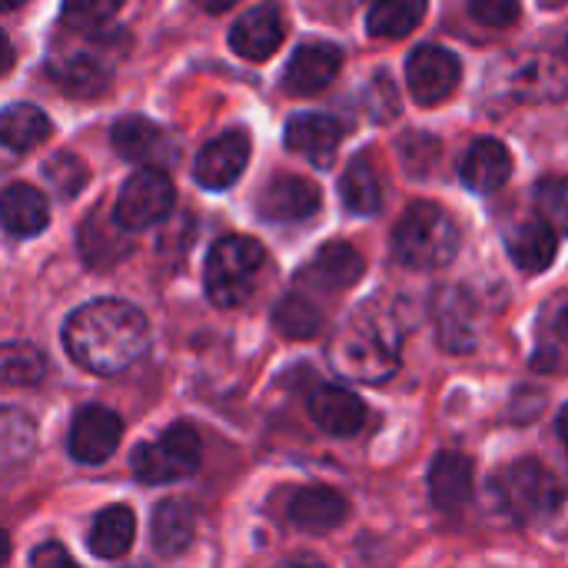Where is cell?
Returning <instances> with one entry per match:
<instances>
[{"label":"cell","mask_w":568,"mask_h":568,"mask_svg":"<svg viewBox=\"0 0 568 568\" xmlns=\"http://www.w3.org/2000/svg\"><path fill=\"white\" fill-rule=\"evenodd\" d=\"M80 40H83V47L60 43L50 53L47 73L70 97H100L110 87V63L103 57L106 40H87V37H80Z\"/></svg>","instance_id":"52a82bcc"},{"label":"cell","mask_w":568,"mask_h":568,"mask_svg":"<svg viewBox=\"0 0 568 568\" xmlns=\"http://www.w3.org/2000/svg\"><path fill=\"white\" fill-rule=\"evenodd\" d=\"M339 67H343V50L336 43H323V40L303 43V47H296V53L286 63L283 87L296 97L320 93L323 87L333 83Z\"/></svg>","instance_id":"4fadbf2b"},{"label":"cell","mask_w":568,"mask_h":568,"mask_svg":"<svg viewBox=\"0 0 568 568\" xmlns=\"http://www.w3.org/2000/svg\"><path fill=\"white\" fill-rule=\"evenodd\" d=\"M363 270H366V263H363L359 250L346 240H333L310 260V266L303 270V280L320 290H349L359 283Z\"/></svg>","instance_id":"7402d4cb"},{"label":"cell","mask_w":568,"mask_h":568,"mask_svg":"<svg viewBox=\"0 0 568 568\" xmlns=\"http://www.w3.org/2000/svg\"><path fill=\"white\" fill-rule=\"evenodd\" d=\"M566 57H568V40H566Z\"/></svg>","instance_id":"b9f144b4"},{"label":"cell","mask_w":568,"mask_h":568,"mask_svg":"<svg viewBox=\"0 0 568 568\" xmlns=\"http://www.w3.org/2000/svg\"><path fill=\"white\" fill-rule=\"evenodd\" d=\"M343 143V123L329 113H296L286 123V146L316 166H329Z\"/></svg>","instance_id":"2e32d148"},{"label":"cell","mask_w":568,"mask_h":568,"mask_svg":"<svg viewBox=\"0 0 568 568\" xmlns=\"http://www.w3.org/2000/svg\"><path fill=\"white\" fill-rule=\"evenodd\" d=\"M43 180H47L63 200H73V196L87 186L90 170H87V163H83L80 156H73V153H53V156L43 163Z\"/></svg>","instance_id":"836d02e7"},{"label":"cell","mask_w":568,"mask_h":568,"mask_svg":"<svg viewBox=\"0 0 568 568\" xmlns=\"http://www.w3.org/2000/svg\"><path fill=\"white\" fill-rule=\"evenodd\" d=\"M263 263H266V253L253 236H223V240H216L210 256H206V273H203L206 296L220 310L243 306L256 290Z\"/></svg>","instance_id":"5b68a950"},{"label":"cell","mask_w":568,"mask_h":568,"mask_svg":"<svg viewBox=\"0 0 568 568\" xmlns=\"http://www.w3.org/2000/svg\"><path fill=\"white\" fill-rule=\"evenodd\" d=\"M273 323L276 329L286 336V339H313L320 329H323V313L313 300H306L303 293H290L276 313H273Z\"/></svg>","instance_id":"4dcf8cb0"},{"label":"cell","mask_w":568,"mask_h":568,"mask_svg":"<svg viewBox=\"0 0 568 568\" xmlns=\"http://www.w3.org/2000/svg\"><path fill=\"white\" fill-rule=\"evenodd\" d=\"M173 203H176L173 180L163 170H140L123 183L113 216L120 220L123 230H146L166 220Z\"/></svg>","instance_id":"ba28073f"},{"label":"cell","mask_w":568,"mask_h":568,"mask_svg":"<svg viewBox=\"0 0 568 568\" xmlns=\"http://www.w3.org/2000/svg\"><path fill=\"white\" fill-rule=\"evenodd\" d=\"M552 353H549V366H559V363H566L568 359V306L559 313V320H556V329H552Z\"/></svg>","instance_id":"8d00e7d4"},{"label":"cell","mask_w":568,"mask_h":568,"mask_svg":"<svg viewBox=\"0 0 568 568\" xmlns=\"http://www.w3.org/2000/svg\"><path fill=\"white\" fill-rule=\"evenodd\" d=\"M273 568H326V562L316 559V556H290V559L276 562Z\"/></svg>","instance_id":"74e56055"},{"label":"cell","mask_w":568,"mask_h":568,"mask_svg":"<svg viewBox=\"0 0 568 568\" xmlns=\"http://www.w3.org/2000/svg\"><path fill=\"white\" fill-rule=\"evenodd\" d=\"M30 568H80L73 562V556L63 549V546H57V542H43V546H37L33 549V556H30Z\"/></svg>","instance_id":"d590c367"},{"label":"cell","mask_w":568,"mask_h":568,"mask_svg":"<svg viewBox=\"0 0 568 568\" xmlns=\"http://www.w3.org/2000/svg\"><path fill=\"white\" fill-rule=\"evenodd\" d=\"M469 13H473L479 23H486V27L506 30V27H513V23L519 20L523 7H519L516 0H473V3H469Z\"/></svg>","instance_id":"e575fe53"},{"label":"cell","mask_w":568,"mask_h":568,"mask_svg":"<svg viewBox=\"0 0 568 568\" xmlns=\"http://www.w3.org/2000/svg\"><path fill=\"white\" fill-rule=\"evenodd\" d=\"M346 516H349V503L329 486H306L290 499V523L313 536L339 529Z\"/></svg>","instance_id":"44dd1931"},{"label":"cell","mask_w":568,"mask_h":568,"mask_svg":"<svg viewBox=\"0 0 568 568\" xmlns=\"http://www.w3.org/2000/svg\"><path fill=\"white\" fill-rule=\"evenodd\" d=\"M153 549L166 559L180 556L190 542H193V532H196V509L183 499H166L156 506L153 513Z\"/></svg>","instance_id":"484cf974"},{"label":"cell","mask_w":568,"mask_h":568,"mask_svg":"<svg viewBox=\"0 0 568 568\" xmlns=\"http://www.w3.org/2000/svg\"><path fill=\"white\" fill-rule=\"evenodd\" d=\"M286 37L283 13L270 3L246 10L233 27H230V47L246 57V60H270Z\"/></svg>","instance_id":"9a60e30c"},{"label":"cell","mask_w":568,"mask_h":568,"mask_svg":"<svg viewBox=\"0 0 568 568\" xmlns=\"http://www.w3.org/2000/svg\"><path fill=\"white\" fill-rule=\"evenodd\" d=\"M459 176L473 193H496L513 176V153L506 150V143H499L493 136H483L463 153Z\"/></svg>","instance_id":"d6986e66"},{"label":"cell","mask_w":568,"mask_h":568,"mask_svg":"<svg viewBox=\"0 0 568 568\" xmlns=\"http://www.w3.org/2000/svg\"><path fill=\"white\" fill-rule=\"evenodd\" d=\"M506 250L509 260L526 270V273H542L552 266L556 253H559V236L542 223V220H526L516 230H509L506 236Z\"/></svg>","instance_id":"cb8c5ba5"},{"label":"cell","mask_w":568,"mask_h":568,"mask_svg":"<svg viewBox=\"0 0 568 568\" xmlns=\"http://www.w3.org/2000/svg\"><path fill=\"white\" fill-rule=\"evenodd\" d=\"M133 539H136V516L126 506H110L93 519L87 546L97 559H123L133 549Z\"/></svg>","instance_id":"4316f807"},{"label":"cell","mask_w":568,"mask_h":568,"mask_svg":"<svg viewBox=\"0 0 568 568\" xmlns=\"http://www.w3.org/2000/svg\"><path fill=\"white\" fill-rule=\"evenodd\" d=\"M110 140H113V150L120 156H126L133 163H146V170H156V163L173 160L170 136L153 120H143V116L116 120L113 130H110Z\"/></svg>","instance_id":"ac0fdd59"},{"label":"cell","mask_w":568,"mask_h":568,"mask_svg":"<svg viewBox=\"0 0 568 568\" xmlns=\"http://www.w3.org/2000/svg\"><path fill=\"white\" fill-rule=\"evenodd\" d=\"M116 3H67L63 7V23L87 40H106L113 30Z\"/></svg>","instance_id":"1f68e13d"},{"label":"cell","mask_w":568,"mask_h":568,"mask_svg":"<svg viewBox=\"0 0 568 568\" xmlns=\"http://www.w3.org/2000/svg\"><path fill=\"white\" fill-rule=\"evenodd\" d=\"M77 246H80V256L87 260V266H93V270H103V266L110 270V266H116L130 253L126 230L103 206H97L83 220V226L77 230Z\"/></svg>","instance_id":"e0dca14e"},{"label":"cell","mask_w":568,"mask_h":568,"mask_svg":"<svg viewBox=\"0 0 568 568\" xmlns=\"http://www.w3.org/2000/svg\"><path fill=\"white\" fill-rule=\"evenodd\" d=\"M556 429H559V439H562V446H566V453H568V406H562V413H559V423H556Z\"/></svg>","instance_id":"ab89813d"},{"label":"cell","mask_w":568,"mask_h":568,"mask_svg":"<svg viewBox=\"0 0 568 568\" xmlns=\"http://www.w3.org/2000/svg\"><path fill=\"white\" fill-rule=\"evenodd\" d=\"M326 356L339 376H346L353 383L379 386L396 376L399 359H403L399 320L393 313L366 306L336 329Z\"/></svg>","instance_id":"7a4b0ae2"},{"label":"cell","mask_w":568,"mask_h":568,"mask_svg":"<svg viewBox=\"0 0 568 568\" xmlns=\"http://www.w3.org/2000/svg\"><path fill=\"white\" fill-rule=\"evenodd\" d=\"M562 499H566L562 483L536 459H519L489 483V503L496 506V513L519 526H536L552 519Z\"/></svg>","instance_id":"277c9868"},{"label":"cell","mask_w":568,"mask_h":568,"mask_svg":"<svg viewBox=\"0 0 568 568\" xmlns=\"http://www.w3.org/2000/svg\"><path fill=\"white\" fill-rule=\"evenodd\" d=\"M463 80V63L453 50L439 47V43H423L413 50L409 63H406V83L416 103L423 106H436L443 100H449L456 93Z\"/></svg>","instance_id":"9c48e42d"},{"label":"cell","mask_w":568,"mask_h":568,"mask_svg":"<svg viewBox=\"0 0 568 568\" xmlns=\"http://www.w3.org/2000/svg\"><path fill=\"white\" fill-rule=\"evenodd\" d=\"M13 67V43H10V37L0 30V73H7Z\"/></svg>","instance_id":"f35d334b"},{"label":"cell","mask_w":568,"mask_h":568,"mask_svg":"<svg viewBox=\"0 0 568 568\" xmlns=\"http://www.w3.org/2000/svg\"><path fill=\"white\" fill-rule=\"evenodd\" d=\"M339 196H343V206L353 213V216H376L379 206H383V180L376 173V166L366 160V156H356L343 180H339Z\"/></svg>","instance_id":"83f0119b"},{"label":"cell","mask_w":568,"mask_h":568,"mask_svg":"<svg viewBox=\"0 0 568 568\" xmlns=\"http://www.w3.org/2000/svg\"><path fill=\"white\" fill-rule=\"evenodd\" d=\"M476 463L463 453H439L429 466V499L443 513H456L473 499Z\"/></svg>","instance_id":"ffe728a7"},{"label":"cell","mask_w":568,"mask_h":568,"mask_svg":"<svg viewBox=\"0 0 568 568\" xmlns=\"http://www.w3.org/2000/svg\"><path fill=\"white\" fill-rule=\"evenodd\" d=\"M536 210L556 236L568 233V176H546L536 183Z\"/></svg>","instance_id":"d6a6232c"},{"label":"cell","mask_w":568,"mask_h":568,"mask_svg":"<svg viewBox=\"0 0 568 568\" xmlns=\"http://www.w3.org/2000/svg\"><path fill=\"white\" fill-rule=\"evenodd\" d=\"M200 456H203L200 433L190 423H173L153 443L136 446L130 469L146 486H166V483L190 479L200 469Z\"/></svg>","instance_id":"8992f818"},{"label":"cell","mask_w":568,"mask_h":568,"mask_svg":"<svg viewBox=\"0 0 568 568\" xmlns=\"http://www.w3.org/2000/svg\"><path fill=\"white\" fill-rule=\"evenodd\" d=\"M323 193L313 180L280 173L266 183V190L256 200V210L270 223H306L320 213Z\"/></svg>","instance_id":"30bf717a"},{"label":"cell","mask_w":568,"mask_h":568,"mask_svg":"<svg viewBox=\"0 0 568 568\" xmlns=\"http://www.w3.org/2000/svg\"><path fill=\"white\" fill-rule=\"evenodd\" d=\"M429 13V7L423 0H383V3H373L369 13H366V27L373 37H406L413 33L423 17Z\"/></svg>","instance_id":"f1b7e54d"},{"label":"cell","mask_w":568,"mask_h":568,"mask_svg":"<svg viewBox=\"0 0 568 568\" xmlns=\"http://www.w3.org/2000/svg\"><path fill=\"white\" fill-rule=\"evenodd\" d=\"M53 133L50 116L33 103H10L0 110V143L13 153H30Z\"/></svg>","instance_id":"d4e9b609"},{"label":"cell","mask_w":568,"mask_h":568,"mask_svg":"<svg viewBox=\"0 0 568 568\" xmlns=\"http://www.w3.org/2000/svg\"><path fill=\"white\" fill-rule=\"evenodd\" d=\"M7 559H10V536L0 529V566H3Z\"/></svg>","instance_id":"60d3db41"},{"label":"cell","mask_w":568,"mask_h":568,"mask_svg":"<svg viewBox=\"0 0 568 568\" xmlns=\"http://www.w3.org/2000/svg\"><path fill=\"white\" fill-rule=\"evenodd\" d=\"M47 376V359L30 343H3L0 346V383L3 386H37Z\"/></svg>","instance_id":"f546056e"},{"label":"cell","mask_w":568,"mask_h":568,"mask_svg":"<svg viewBox=\"0 0 568 568\" xmlns=\"http://www.w3.org/2000/svg\"><path fill=\"white\" fill-rule=\"evenodd\" d=\"M246 160H250V133L246 130H226L223 136L210 140L196 153L193 180L203 190H216V193L220 190H230L243 176Z\"/></svg>","instance_id":"8fae6325"},{"label":"cell","mask_w":568,"mask_h":568,"mask_svg":"<svg viewBox=\"0 0 568 568\" xmlns=\"http://www.w3.org/2000/svg\"><path fill=\"white\" fill-rule=\"evenodd\" d=\"M123 439V419L106 406H83L70 426V456L77 463H106Z\"/></svg>","instance_id":"7c38bea8"},{"label":"cell","mask_w":568,"mask_h":568,"mask_svg":"<svg viewBox=\"0 0 568 568\" xmlns=\"http://www.w3.org/2000/svg\"><path fill=\"white\" fill-rule=\"evenodd\" d=\"M0 223L13 236H37L50 223V203L37 186L10 183L0 190Z\"/></svg>","instance_id":"603a6c76"},{"label":"cell","mask_w":568,"mask_h":568,"mask_svg":"<svg viewBox=\"0 0 568 568\" xmlns=\"http://www.w3.org/2000/svg\"><path fill=\"white\" fill-rule=\"evenodd\" d=\"M310 416L323 433L349 439L366 429L369 409L356 393H349L343 386H316L310 393Z\"/></svg>","instance_id":"5bb4252c"},{"label":"cell","mask_w":568,"mask_h":568,"mask_svg":"<svg viewBox=\"0 0 568 568\" xmlns=\"http://www.w3.org/2000/svg\"><path fill=\"white\" fill-rule=\"evenodd\" d=\"M463 233L459 223L439 203H413L393 230V253L409 270H439L449 266L459 253Z\"/></svg>","instance_id":"3957f363"},{"label":"cell","mask_w":568,"mask_h":568,"mask_svg":"<svg viewBox=\"0 0 568 568\" xmlns=\"http://www.w3.org/2000/svg\"><path fill=\"white\" fill-rule=\"evenodd\" d=\"M63 346L77 366L93 376H116L150 349L146 316L123 300H93L70 313Z\"/></svg>","instance_id":"6da1fadb"}]
</instances>
